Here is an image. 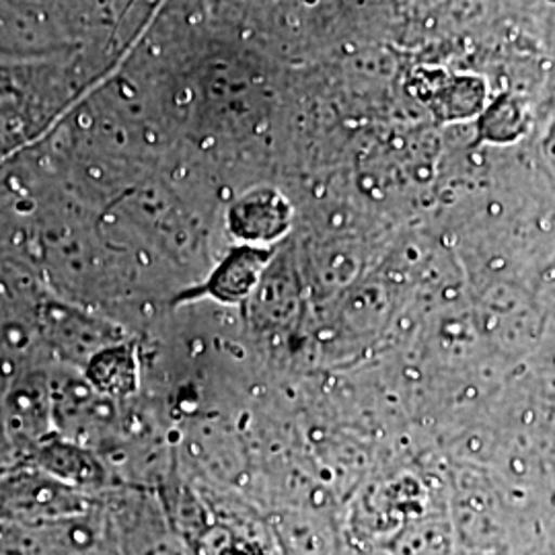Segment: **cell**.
Returning a JSON list of instances; mask_svg holds the SVG:
<instances>
[{
    "mask_svg": "<svg viewBox=\"0 0 555 555\" xmlns=\"http://www.w3.org/2000/svg\"><path fill=\"white\" fill-rule=\"evenodd\" d=\"M291 222V208L272 190H256L238 198L229 212V227L247 245H261L280 237Z\"/></svg>",
    "mask_w": 555,
    "mask_h": 555,
    "instance_id": "obj_1",
    "label": "cell"
},
{
    "mask_svg": "<svg viewBox=\"0 0 555 555\" xmlns=\"http://www.w3.org/2000/svg\"><path fill=\"white\" fill-rule=\"evenodd\" d=\"M270 251L258 245H243L233 249L208 280V293L219 300H238L247 297L258 284Z\"/></svg>",
    "mask_w": 555,
    "mask_h": 555,
    "instance_id": "obj_2",
    "label": "cell"
}]
</instances>
